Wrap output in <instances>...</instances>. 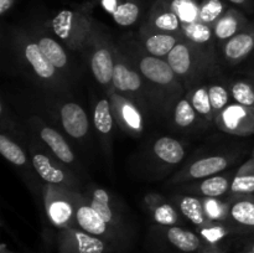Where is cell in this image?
<instances>
[{"mask_svg": "<svg viewBox=\"0 0 254 253\" xmlns=\"http://www.w3.org/2000/svg\"><path fill=\"white\" fill-rule=\"evenodd\" d=\"M202 233L205 235V237L207 238V240H210L211 242H215V241H217L218 238H221L223 236V232L221 228H213V230H205L202 231Z\"/></svg>", "mask_w": 254, "mask_h": 253, "instance_id": "39", "label": "cell"}, {"mask_svg": "<svg viewBox=\"0 0 254 253\" xmlns=\"http://www.w3.org/2000/svg\"><path fill=\"white\" fill-rule=\"evenodd\" d=\"M231 190L233 192L241 193L254 192V174H245V175L237 176L231 185Z\"/></svg>", "mask_w": 254, "mask_h": 253, "instance_id": "35", "label": "cell"}, {"mask_svg": "<svg viewBox=\"0 0 254 253\" xmlns=\"http://www.w3.org/2000/svg\"><path fill=\"white\" fill-rule=\"evenodd\" d=\"M92 72L97 81L102 84H107L113 79L114 67L116 64L113 63V59L108 50L99 49L94 52L92 56L91 61Z\"/></svg>", "mask_w": 254, "mask_h": 253, "instance_id": "4", "label": "cell"}, {"mask_svg": "<svg viewBox=\"0 0 254 253\" xmlns=\"http://www.w3.org/2000/svg\"><path fill=\"white\" fill-rule=\"evenodd\" d=\"M122 113H123L124 121H126L127 123L131 126V128L140 129V126H141L140 114L138 113V111H136L133 106H130V104H126V106L123 107V111H122Z\"/></svg>", "mask_w": 254, "mask_h": 253, "instance_id": "37", "label": "cell"}, {"mask_svg": "<svg viewBox=\"0 0 254 253\" xmlns=\"http://www.w3.org/2000/svg\"><path fill=\"white\" fill-rule=\"evenodd\" d=\"M168 63L176 74H185L191 67V55L188 46L178 44L168 55Z\"/></svg>", "mask_w": 254, "mask_h": 253, "instance_id": "14", "label": "cell"}, {"mask_svg": "<svg viewBox=\"0 0 254 253\" xmlns=\"http://www.w3.org/2000/svg\"><path fill=\"white\" fill-rule=\"evenodd\" d=\"M176 45L175 37L169 34L153 35L145 42L146 50L155 57L168 56Z\"/></svg>", "mask_w": 254, "mask_h": 253, "instance_id": "13", "label": "cell"}, {"mask_svg": "<svg viewBox=\"0 0 254 253\" xmlns=\"http://www.w3.org/2000/svg\"><path fill=\"white\" fill-rule=\"evenodd\" d=\"M233 220L248 227H254V202L252 201H240L233 205L231 210Z\"/></svg>", "mask_w": 254, "mask_h": 253, "instance_id": "23", "label": "cell"}, {"mask_svg": "<svg viewBox=\"0 0 254 253\" xmlns=\"http://www.w3.org/2000/svg\"><path fill=\"white\" fill-rule=\"evenodd\" d=\"M206 211L211 218L221 217V205L215 200H210L206 202Z\"/></svg>", "mask_w": 254, "mask_h": 253, "instance_id": "38", "label": "cell"}, {"mask_svg": "<svg viewBox=\"0 0 254 253\" xmlns=\"http://www.w3.org/2000/svg\"><path fill=\"white\" fill-rule=\"evenodd\" d=\"M181 212L196 225H202L203 223V207L200 201L195 197L184 198L180 203Z\"/></svg>", "mask_w": 254, "mask_h": 253, "instance_id": "25", "label": "cell"}, {"mask_svg": "<svg viewBox=\"0 0 254 253\" xmlns=\"http://www.w3.org/2000/svg\"><path fill=\"white\" fill-rule=\"evenodd\" d=\"M112 81L119 91H136L141 84L139 74L128 69L124 64H116Z\"/></svg>", "mask_w": 254, "mask_h": 253, "instance_id": "12", "label": "cell"}, {"mask_svg": "<svg viewBox=\"0 0 254 253\" xmlns=\"http://www.w3.org/2000/svg\"><path fill=\"white\" fill-rule=\"evenodd\" d=\"M241 26V16L236 11L223 14L215 25V35L218 39H228L237 35Z\"/></svg>", "mask_w": 254, "mask_h": 253, "instance_id": "16", "label": "cell"}, {"mask_svg": "<svg viewBox=\"0 0 254 253\" xmlns=\"http://www.w3.org/2000/svg\"><path fill=\"white\" fill-rule=\"evenodd\" d=\"M208 96H210L212 108L216 111H221L225 108L226 104L228 103V98H230L228 92L222 86H211L208 89Z\"/></svg>", "mask_w": 254, "mask_h": 253, "instance_id": "34", "label": "cell"}, {"mask_svg": "<svg viewBox=\"0 0 254 253\" xmlns=\"http://www.w3.org/2000/svg\"><path fill=\"white\" fill-rule=\"evenodd\" d=\"M61 121L64 130L73 138H82L88 131V119L78 104H64L61 109Z\"/></svg>", "mask_w": 254, "mask_h": 253, "instance_id": "2", "label": "cell"}, {"mask_svg": "<svg viewBox=\"0 0 254 253\" xmlns=\"http://www.w3.org/2000/svg\"><path fill=\"white\" fill-rule=\"evenodd\" d=\"M41 138L51 148V150L54 151L55 155L60 160L67 164L73 161V153L69 149V146L67 145L64 139L61 136V134H59L56 130H54L51 128H44L41 130Z\"/></svg>", "mask_w": 254, "mask_h": 253, "instance_id": "9", "label": "cell"}, {"mask_svg": "<svg viewBox=\"0 0 254 253\" xmlns=\"http://www.w3.org/2000/svg\"><path fill=\"white\" fill-rule=\"evenodd\" d=\"M171 10L178 15L181 22H185V25L200 21L198 20L200 7L193 0H174L171 4Z\"/></svg>", "mask_w": 254, "mask_h": 253, "instance_id": "18", "label": "cell"}, {"mask_svg": "<svg viewBox=\"0 0 254 253\" xmlns=\"http://www.w3.org/2000/svg\"><path fill=\"white\" fill-rule=\"evenodd\" d=\"M91 207L106 221L107 223H109L113 218V213H112L111 207H109V196L102 189L94 191L93 198H92Z\"/></svg>", "mask_w": 254, "mask_h": 253, "instance_id": "26", "label": "cell"}, {"mask_svg": "<svg viewBox=\"0 0 254 253\" xmlns=\"http://www.w3.org/2000/svg\"><path fill=\"white\" fill-rule=\"evenodd\" d=\"M232 94L238 104L254 107V88L247 82H237L232 87Z\"/></svg>", "mask_w": 254, "mask_h": 253, "instance_id": "29", "label": "cell"}, {"mask_svg": "<svg viewBox=\"0 0 254 253\" xmlns=\"http://www.w3.org/2000/svg\"><path fill=\"white\" fill-rule=\"evenodd\" d=\"M94 126L102 134H108L113 126V118L109 111L108 101L103 99L97 103L94 109Z\"/></svg>", "mask_w": 254, "mask_h": 253, "instance_id": "21", "label": "cell"}, {"mask_svg": "<svg viewBox=\"0 0 254 253\" xmlns=\"http://www.w3.org/2000/svg\"><path fill=\"white\" fill-rule=\"evenodd\" d=\"M217 124L230 133L252 134L254 133V107L231 104L220 114Z\"/></svg>", "mask_w": 254, "mask_h": 253, "instance_id": "1", "label": "cell"}, {"mask_svg": "<svg viewBox=\"0 0 254 253\" xmlns=\"http://www.w3.org/2000/svg\"><path fill=\"white\" fill-rule=\"evenodd\" d=\"M77 253H103L106 246L99 238L93 237L89 233L77 232L74 233Z\"/></svg>", "mask_w": 254, "mask_h": 253, "instance_id": "20", "label": "cell"}, {"mask_svg": "<svg viewBox=\"0 0 254 253\" xmlns=\"http://www.w3.org/2000/svg\"><path fill=\"white\" fill-rule=\"evenodd\" d=\"M168 238L176 248L184 252H193L200 247V238L192 232L180 227H171L168 231Z\"/></svg>", "mask_w": 254, "mask_h": 253, "instance_id": "11", "label": "cell"}, {"mask_svg": "<svg viewBox=\"0 0 254 253\" xmlns=\"http://www.w3.org/2000/svg\"><path fill=\"white\" fill-rule=\"evenodd\" d=\"M223 4L220 0H205L200 6L198 20L203 24H211L222 16Z\"/></svg>", "mask_w": 254, "mask_h": 253, "instance_id": "24", "label": "cell"}, {"mask_svg": "<svg viewBox=\"0 0 254 253\" xmlns=\"http://www.w3.org/2000/svg\"><path fill=\"white\" fill-rule=\"evenodd\" d=\"M192 106L196 112L202 116H210L212 104H211L208 91L206 88H198L192 97Z\"/></svg>", "mask_w": 254, "mask_h": 253, "instance_id": "32", "label": "cell"}, {"mask_svg": "<svg viewBox=\"0 0 254 253\" xmlns=\"http://www.w3.org/2000/svg\"><path fill=\"white\" fill-rule=\"evenodd\" d=\"M154 151L159 159L168 164H179L185 155L183 145L178 140L169 136L158 139L154 145Z\"/></svg>", "mask_w": 254, "mask_h": 253, "instance_id": "7", "label": "cell"}, {"mask_svg": "<svg viewBox=\"0 0 254 253\" xmlns=\"http://www.w3.org/2000/svg\"><path fill=\"white\" fill-rule=\"evenodd\" d=\"M195 118V108H193L192 104L189 103V101H186V99L179 102L175 109L176 124L180 126H189L190 124H192Z\"/></svg>", "mask_w": 254, "mask_h": 253, "instance_id": "30", "label": "cell"}, {"mask_svg": "<svg viewBox=\"0 0 254 253\" xmlns=\"http://www.w3.org/2000/svg\"><path fill=\"white\" fill-rule=\"evenodd\" d=\"M251 253H254V245L252 246V248H251Z\"/></svg>", "mask_w": 254, "mask_h": 253, "instance_id": "43", "label": "cell"}, {"mask_svg": "<svg viewBox=\"0 0 254 253\" xmlns=\"http://www.w3.org/2000/svg\"><path fill=\"white\" fill-rule=\"evenodd\" d=\"M139 6L133 1H124L118 5L114 12L112 14L114 21L121 26H129L136 21L139 16Z\"/></svg>", "mask_w": 254, "mask_h": 253, "instance_id": "19", "label": "cell"}, {"mask_svg": "<svg viewBox=\"0 0 254 253\" xmlns=\"http://www.w3.org/2000/svg\"><path fill=\"white\" fill-rule=\"evenodd\" d=\"M155 220L160 225L170 226L178 221V216L170 205H161L155 210Z\"/></svg>", "mask_w": 254, "mask_h": 253, "instance_id": "36", "label": "cell"}, {"mask_svg": "<svg viewBox=\"0 0 254 253\" xmlns=\"http://www.w3.org/2000/svg\"><path fill=\"white\" fill-rule=\"evenodd\" d=\"M139 67L149 81L158 84H169L175 76L170 64L158 57H145L140 61Z\"/></svg>", "mask_w": 254, "mask_h": 253, "instance_id": "3", "label": "cell"}, {"mask_svg": "<svg viewBox=\"0 0 254 253\" xmlns=\"http://www.w3.org/2000/svg\"><path fill=\"white\" fill-rule=\"evenodd\" d=\"M228 189V181L227 179L222 178V176H215V178L206 179L202 184H201V192L210 197H216V196H221L227 191Z\"/></svg>", "mask_w": 254, "mask_h": 253, "instance_id": "28", "label": "cell"}, {"mask_svg": "<svg viewBox=\"0 0 254 253\" xmlns=\"http://www.w3.org/2000/svg\"><path fill=\"white\" fill-rule=\"evenodd\" d=\"M228 1L233 2V4H237V5H242V4H246V1H247V0H228Z\"/></svg>", "mask_w": 254, "mask_h": 253, "instance_id": "42", "label": "cell"}, {"mask_svg": "<svg viewBox=\"0 0 254 253\" xmlns=\"http://www.w3.org/2000/svg\"><path fill=\"white\" fill-rule=\"evenodd\" d=\"M227 168V160L223 156H211L193 163L190 168V175L195 179L213 175Z\"/></svg>", "mask_w": 254, "mask_h": 253, "instance_id": "10", "label": "cell"}, {"mask_svg": "<svg viewBox=\"0 0 254 253\" xmlns=\"http://www.w3.org/2000/svg\"><path fill=\"white\" fill-rule=\"evenodd\" d=\"M14 0H0V14H5L12 6Z\"/></svg>", "mask_w": 254, "mask_h": 253, "instance_id": "41", "label": "cell"}, {"mask_svg": "<svg viewBox=\"0 0 254 253\" xmlns=\"http://www.w3.org/2000/svg\"><path fill=\"white\" fill-rule=\"evenodd\" d=\"M25 56L27 61L34 67L35 72L42 78H50L54 76L56 67L49 61L46 56L40 50L39 44H29L25 49Z\"/></svg>", "mask_w": 254, "mask_h": 253, "instance_id": "8", "label": "cell"}, {"mask_svg": "<svg viewBox=\"0 0 254 253\" xmlns=\"http://www.w3.org/2000/svg\"><path fill=\"white\" fill-rule=\"evenodd\" d=\"M119 4H121V2H118L117 0H102V5H103V7L107 10V11L111 12V14H113L114 10L118 7Z\"/></svg>", "mask_w": 254, "mask_h": 253, "instance_id": "40", "label": "cell"}, {"mask_svg": "<svg viewBox=\"0 0 254 253\" xmlns=\"http://www.w3.org/2000/svg\"><path fill=\"white\" fill-rule=\"evenodd\" d=\"M72 215L71 206L64 201H56L50 206V216H51L52 221L57 225H62V223L67 222Z\"/></svg>", "mask_w": 254, "mask_h": 253, "instance_id": "33", "label": "cell"}, {"mask_svg": "<svg viewBox=\"0 0 254 253\" xmlns=\"http://www.w3.org/2000/svg\"><path fill=\"white\" fill-rule=\"evenodd\" d=\"M184 31H185L186 36L196 44H203L211 39V29L207 24H203L201 21L186 24Z\"/></svg>", "mask_w": 254, "mask_h": 253, "instance_id": "27", "label": "cell"}, {"mask_svg": "<svg viewBox=\"0 0 254 253\" xmlns=\"http://www.w3.org/2000/svg\"><path fill=\"white\" fill-rule=\"evenodd\" d=\"M32 164H34V168L35 170L37 171V174H39L44 180H46L47 183L60 184L64 180V173H62L60 169L55 168V166L50 163L47 156L41 155V154H36V155L32 158Z\"/></svg>", "mask_w": 254, "mask_h": 253, "instance_id": "15", "label": "cell"}, {"mask_svg": "<svg viewBox=\"0 0 254 253\" xmlns=\"http://www.w3.org/2000/svg\"><path fill=\"white\" fill-rule=\"evenodd\" d=\"M254 49V31L240 32L228 40L225 54L231 60H241L250 55Z\"/></svg>", "mask_w": 254, "mask_h": 253, "instance_id": "5", "label": "cell"}, {"mask_svg": "<svg viewBox=\"0 0 254 253\" xmlns=\"http://www.w3.org/2000/svg\"><path fill=\"white\" fill-rule=\"evenodd\" d=\"M0 153L6 160L15 165H24L26 163V156L17 144L7 139L5 135H0Z\"/></svg>", "mask_w": 254, "mask_h": 253, "instance_id": "22", "label": "cell"}, {"mask_svg": "<svg viewBox=\"0 0 254 253\" xmlns=\"http://www.w3.org/2000/svg\"><path fill=\"white\" fill-rule=\"evenodd\" d=\"M39 47L42 54L49 59V61L57 68H62L67 63L66 52L55 40L50 37H42L39 41Z\"/></svg>", "mask_w": 254, "mask_h": 253, "instance_id": "17", "label": "cell"}, {"mask_svg": "<svg viewBox=\"0 0 254 253\" xmlns=\"http://www.w3.org/2000/svg\"><path fill=\"white\" fill-rule=\"evenodd\" d=\"M76 218L82 230L89 235L101 236L106 233L107 222L91 207V206H82L76 213Z\"/></svg>", "mask_w": 254, "mask_h": 253, "instance_id": "6", "label": "cell"}, {"mask_svg": "<svg viewBox=\"0 0 254 253\" xmlns=\"http://www.w3.org/2000/svg\"><path fill=\"white\" fill-rule=\"evenodd\" d=\"M180 19L173 10L160 12L154 20L156 29L163 30V31H175L180 27Z\"/></svg>", "mask_w": 254, "mask_h": 253, "instance_id": "31", "label": "cell"}]
</instances>
